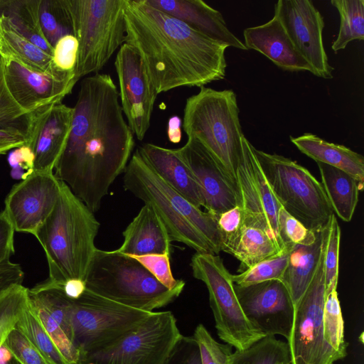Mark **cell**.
I'll return each instance as SVG.
<instances>
[{
	"label": "cell",
	"mask_w": 364,
	"mask_h": 364,
	"mask_svg": "<svg viewBox=\"0 0 364 364\" xmlns=\"http://www.w3.org/2000/svg\"><path fill=\"white\" fill-rule=\"evenodd\" d=\"M252 147L243 135L237 183L240 205L245 212V225L264 231L282 252L285 249L279 236L277 218L282 205L269 187Z\"/></svg>",
	"instance_id": "cell-13"
},
{
	"label": "cell",
	"mask_w": 364,
	"mask_h": 364,
	"mask_svg": "<svg viewBox=\"0 0 364 364\" xmlns=\"http://www.w3.org/2000/svg\"><path fill=\"white\" fill-rule=\"evenodd\" d=\"M74 109L60 102L26 115V146L33 152L34 171L54 172L71 131Z\"/></svg>",
	"instance_id": "cell-17"
},
{
	"label": "cell",
	"mask_w": 364,
	"mask_h": 364,
	"mask_svg": "<svg viewBox=\"0 0 364 364\" xmlns=\"http://www.w3.org/2000/svg\"><path fill=\"white\" fill-rule=\"evenodd\" d=\"M29 306L61 354L70 364H80V354L60 325L45 308L28 295Z\"/></svg>",
	"instance_id": "cell-37"
},
{
	"label": "cell",
	"mask_w": 364,
	"mask_h": 364,
	"mask_svg": "<svg viewBox=\"0 0 364 364\" xmlns=\"http://www.w3.org/2000/svg\"><path fill=\"white\" fill-rule=\"evenodd\" d=\"M232 364H291L287 343L266 336L243 350H235Z\"/></svg>",
	"instance_id": "cell-32"
},
{
	"label": "cell",
	"mask_w": 364,
	"mask_h": 364,
	"mask_svg": "<svg viewBox=\"0 0 364 364\" xmlns=\"http://www.w3.org/2000/svg\"><path fill=\"white\" fill-rule=\"evenodd\" d=\"M190 266L193 276L205 284L215 326L220 340L243 350L265 337L245 316L235 290L232 274L218 255L195 253Z\"/></svg>",
	"instance_id": "cell-9"
},
{
	"label": "cell",
	"mask_w": 364,
	"mask_h": 364,
	"mask_svg": "<svg viewBox=\"0 0 364 364\" xmlns=\"http://www.w3.org/2000/svg\"><path fill=\"white\" fill-rule=\"evenodd\" d=\"M50 283L60 289L67 297L73 300L79 299L86 289L85 282L80 279H70L61 286H57L52 282Z\"/></svg>",
	"instance_id": "cell-52"
},
{
	"label": "cell",
	"mask_w": 364,
	"mask_h": 364,
	"mask_svg": "<svg viewBox=\"0 0 364 364\" xmlns=\"http://www.w3.org/2000/svg\"><path fill=\"white\" fill-rule=\"evenodd\" d=\"M26 115L6 87L4 76L3 58L0 55V129L14 128L24 132Z\"/></svg>",
	"instance_id": "cell-43"
},
{
	"label": "cell",
	"mask_w": 364,
	"mask_h": 364,
	"mask_svg": "<svg viewBox=\"0 0 364 364\" xmlns=\"http://www.w3.org/2000/svg\"><path fill=\"white\" fill-rule=\"evenodd\" d=\"M278 229L284 249L294 245H309L316 239L318 231L308 230L281 207L278 212Z\"/></svg>",
	"instance_id": "cell-42"
},
{
	"label": "cell",
	"mask_w": 364,
	"mask_h": 364,
	"mask_svg": "<svg viewBox=\"0 0 364 364\" xmlns=\"http://www.w3.org/2000/svg\"><path fill=\"white\" fill-rule=\"evenodd\" d=\"M321 183L334 213L342 220H351L363 188L348 173L330 165L317 162Z\"/></svg>",
	"instance_id": "cell-28"
},
{
	"label": "cell",
	"mask_w": 364,
	"mask_h": 364,
	"mask_svg": "<svg viewBox=\"0 0 364 364\" xmlns=\"http://www.w3.org/2000/svg\"><path fill=\"white\" fill-rule=\"evenodd\" d=\"M164 364H201L198 347L193 337L182 336Z\"/></svg>",
	"instance_id": "cell-48"
},
{
	"label": "cell",
	"mask_w": 364,
	"mask_h": 364,
	"mask_svg": "<svg viewBox=\"0 0 364 364\" xmlns=\"http://www.w3.org/2000/svg\"><path fill=\"white\" fill-rule=\"evenodd\" d=\"M198 183L206 212L215 217L240 205L238 191L208 150L196 139L175 149Z\"/></svg>",
	"instance_id": "cell-20"
},
{
	"label": "cell",
	"mask_w": 364,
	"mask_h": 364,
	"mask_svg": "<svg viewBox=\"0 0 364 364\" xmlns=\"http://www.w3.org/2000/svg\"><path fill=\"white\" fill-rule=\"evenodd\" d=\"M79 43L73 34L62 36L54 45L52 55L55 68L63 73H75Z\"/></svg>",
	"instance_id": "cell-46"
},
{
	"label": "cell",
	"mask_w": 364,
	"mask_h": 364,
	"mask_svg": "<svg viewBox=\"0 0 364 364\" xmlns=\"http://www.w3.org/2000/svg\"><path fill=\"white\" fill-rule=\"evenodd\" d=\"M15 328L30 340L50 364H70L30 308L29 299Z\"/></svg>",
	"instance_id": "cell-33"
},
{
	"label": "cell",
	"mask_w": 364,
	"mask_h": 364,
	"mask_svg": "<svg viewBox=\"0 0 364 364\" xmlns=\"http://www.w3.org/2000/svg\"><path fill=\"white\" fill-rule=\"evenodd\" d=\"M60 193L54 172L34 171L12 187L4 212L15 231L36 236L52 212Z\"/></svg>",
	"instance_id": "cell-16"
},
{
	"label": "cell",
	"mask_w": 364,
	"mask_h": 364,
	"mask_svg": "<svg viewBox=\"0 0 364 364\" xmlns=\"http://www.w3.org/2000/svg\"><path fill=\"white\" fill-rule=\"evenodd\" d=\"M14 229L4 210L0 212V264L14 253Z\"/></svg>",
	"instance_id": "cell-50"
},
{
	"label": "cell",
	"mask_w": 364,
	"mask_h": 364,
	"mask_svg": "<svg viewBox=\"0 0 364 364\" xmlns=\"http://www.w3.org/2000/svg\"><path fill=\"white\" fill-rule=\"evenodd\" d=\"M123 187L154 208L172 241L198 253L218 255L221 251L216 217L196 207L166 184L137 149L124 171Z\"/></svg>",
	"instance_id": "cell-4"
},
{
	"label": "cell",
	"mask_w": 364,
	"mask_h": 364,
	"mask_svg": "<svg viewBox=\"0 0 364 364\" xmlns=\"http://www.w3.org/2000/svg\"><path fill=\"white\" fill-rule=\"evenodd\" d=\"M2 58L6 87L26 114L62 102L77 82L75 73H41L11 58Z\"/></svg>",
	"instance_id": "cell-18"
},
{
	"label": "cell",
	"mask_w": 364,
	"mask_h": 364,
	"mask_svg": "<svg viewBox=\"0 0 364 364\" xmlns=\"http://www.w3.org/2000/svg\"><path fill=\"white\" fill-rule=\"evenodd\" d=\"M327 233L328 228L315 274L294 313L287 340L291 364H334L343 359L326 341L323 335L324 251Z\"/></svg>",
	"instance_id": "cell-12"
},
{
	"label": "cell",
	"mask_w": 364,
	"mask_h": 364,
	"mask_svg": "<svg viewBox=\"0 0 364 364\" xmlns=\"http://www.w3.org/2000/svg\"><path fill=\"white\" fill-rule=\"evenodd\" d=\"M24 272L21 267L10 259L0 264V296L8 289L23 284Z\"/></svg>",
	"instance_id": "cell-49"
},
{
	"label": "cell",
	"mask_w": 364,
	"mask_h": 364,
	"mask_svg": "<svg viewBox=\"0 0 364 364\" xmlns=\"http://www.w3.org/2000/svg\"><path fill=\"white\" fill-rule=\"evenodd\" d=\"M182 121L178 116H172L168 119L167 126V136L168 140L173 144H178L181 140Z\"/></svg>",
	"instance_id": "cell-53"
},
{
	"label": "cell",
	"mask_w": 364,
	"mask_h": 364,
	"mask_svg": "<svg viewBox=\"0 0 364 364\" xmlns=\"http://www.w3.org/2000/svg\"><path fill=\"white\" fill-rule=\"evenodd\" d=\"M73 109L71 131L54 174L95 213L124 173L135 141L109 75L84 78Z\"/></svg>",
	"instance_id": "cell-1"
},
{
	"label": "cell",
	"mask_w": 364,
	"mask_h": 364,
	"mask_svg": "<svg viewBox=\"0 0 364 364\" xmlns=\"http://www.w3.org/2000/svg\"><path fill=\"white\" fill-rule=\"evenodd\" d=\"M327 228L328 225L318 232L316 239L312 244L294 245L291 248L282 282L288 291L294 313L316 271Z\"/></svg>",
	"instance_id": "cell-25"
},
{
	"label": "cell",
	"mask_w": 364,
	"mask_h": 364,
	"mask_svg": "<svg viewBox=\"0 0 364 364\" xmlns=\"http://www.w3.org/2000/svg\"><path fill=\"white\" fill-rule=\"evenodd\" d=\"M221 239V251L232 255L245 227V212L241 205L216 216Z\"/></svg>",
	"instance_id": "cell-41"
},
{
	"label": "cell",
	"mask_w": 364,
	"mask_h": 364,
	"mask_svg": "<svg viewBox=\"0 0 364 364\" xmlns=\"http://www.w3.org/2000/svg\"><path fill=\"white\" fill-rule=\"evenodd\" d=\"M124 240L116 250L129 256L170 255L172 242L163 222L144 204L122 232Z\"/></svg>",
	"instance_id": "cell-24"
},
{
	"label": "cell",
	"mask_w": 364,
	"mask_h": 364,
	"mask_svg": "<svg viewBox=\"0 0 364 364\" xmlns=\"http://www.w3.org/2000/svg\"><path fill=\"white\" fill-rule=\"evenodd\" d=\"M0 55L16 60L35 72L48 74L63 73L55 68L52 55L23 36L3 12L0 13Z\"/></svg>",
	"instance_id": "cell-27"
},
{
	"label": "cell",
	"mask_w": 364,
	"mask_h": 364,
	"mask_svg": "<svg viewBox=\"0 0 364 364\" xmlns=\"http://www.w3.org/2000/svg\"><path fill=\"white\" fill-rule=\"evenodd\" d=\"M280 252L274 242L264 231L245 225L232 255L240 261L246 269Z\"/></svg>",
	"instance_id": "cell-30"
},
{
	"label": "cell",
	"mask_w": 364,
	"mask_h": 364,
	"mask_svg": "<svg viewBox=\"0 0 364 364\" xmlns=\"http://www.w3.org/2000/svg\"><path fill=\"white\" fill-rule=\"evenodd\" d=\"M0 364H21L3 345L0 346Z\"/></svg>",
	"instance_id": "cell-54"
},
{
	"label": "cell",
	"mask_w": 364,
	"mask_h": 364,
	"mask_svg": "<svg viewBox=\"0 0 364 364\" xmlns=\"http://www.w3.org/2000/svg\"><path fill=\"white\" fill-rule=\"evenodd\" d=\"M276 16L284 27L299 53L309 63L312 73L324 79L333 78V68L324 49L322 32L324 21L310 0H279Z\"/></svg>",
	"instance_id": "cell-15"
},
{
	"label": "cell",
	"mask_w": 364,
	"mask_h": 364,
	"mask_svg": "<svg viewBox=\"0 0 364 364\" xmlns=\"http://www.w3.org/2000/svg\"><path fill=\"white\" fill-rule=\"evenodd\" d=\"M28 303V289L23 284L12 287L0 296V346L15 328Z\"/></svg>",
	"instance_id": "cell-36"
},
{
	"label": "cell",
	"mask_w": 364,
	"mask_h": 364,
	"mask_svg": "<svg viewBox=\"0 0 364 364\" xmlns=\"http://www.w3.org/2000/svg\"><path fill=\"white\" fill-rule=\"evenodd\" d=\"M291 247L245 269L240 274H232L234 284L237 287H247L269 280L282 282Z\"/></svg>",
	"instance_id": "cell-34"
},
{
	"label": "cell",
	"mask_w": 364,
	"mask_h": 364,
	"mask_svg": "<svg viewBox=\"0 0 364 364\" xmlns=\"http://www.w3.org/2000/svg\"><path fill=\"white\" fill-rule=\"evenodd\" d=\"M141 156L171 188L191 204L200 208L204 200L201 189L188 166L175 149L153 144H144L137 149Z\"/></svg>",
	"instance_id": "cell-23"
},
{
	"label": "cell",
	"mask_w": 364,
	"mask_h": 364,
	"mask_svg": "<svg viewBox=\"0 0 364 364\" xmlns=\"http://www.w3.org/2000/svg\"><path fill=\"white\" fill-rule=\"evenodd\" d=\"M182 336L171 311H154L115 343L82 355L80 364H164Z\"/></svg>",
	"instance_id": "cell-11"
},
{
	"label": "cell",
	"mask_w": 364,
	"mask_h": 364,
	"mask_svg": "<svg viewBox=\"0 0 364 364\" xmlns=\"http://www.w3.org/2000/svg\"><path fill=\"white\" fill-rule=\"evenodd\" d=\"M235 290L248 320L265 336L279 335L287 340L292 326L294 309L284 284L269 280Z\"/></svg>",
	"instance_id": "cell-19"
},
{
	"label": "cell",
	"mask_w": 364,
	"mask_h": 364,
	"mask_svg": "<svg viewBox=\"0 0 364 364\" xmlns=\"http://www.w3.org/2000/svg\"><path fill=\"white\" fill-rule=\"evenodd\" d=\"M26 135L18 129H0V155L26 144Z\"/></svg>",
	"instance_id": "cell-51"
},
{
	"label": "cell",
	"mask_w": 364,
	"mask_h": 364,
	"mask_svg": "<svg viewBox=\"0 0 364 364\" xmlns=\"http://www.w3.org/2000/svg\"><path fill=\"white\" fill-rule=\"evenodd\" d=\"M39 16L43 33L53 47L62 36L72 34L58 0H41Z\"/></svg>",
	"instance_id": "cell-39"
},
{
	"label": "cell",
	"mask_w": 364,
	"mask_h": 364,
	"mask_svg": "<svg viewBox=\"0 0 364 364\" xmlns=\"http://www.w3.org/2000/svg\"><path fill=\"white\" fill-rule=\"evenodd\" d=\"M243 35L247 50L261 53L282 70L313 72L309 63L295 48L276 16L262 25L245 28Z\"/></svg>",
	"instance_id": "cell-22"
},
{
	"label": "cell",
	"mask_w": 364,
	"mask_h": 364,
	"mask_svg": "<svg viewBox=\"0 0 364 364\" xmlns=\"http://www.w3.org/2000/svg\"><path fill=\"white\" fill-rule=\"evenodd\" d=\"M252 150L282 207L308 230H322L334 213L322 183L291 159L254 146Z\"/></svg>",
	"instance_id": "cell-8"
},
{
	"label": "cell",
	"mask_w": 364,
	"mask_h": 364,
	"mask_svg": "<svg viewBox=\"0 0 364 364\" xmlns=\"http://www.w3.org/2000/svg\"><path fill=\"white\" fill-rule=\"evenodd\" d=\"M114 67L122 112L133 134L141 141L150 127L158 94L140 55L132 46L124 43L119 48Z\"/></svg>",
	"instance_id": "cell-14"
},
{
	"label": "cell",
	"mask_w": 364,
	"mask_h": 364,
	"mask_svg": "<svg viewBox=\"0 0 364 364\" xmlns=\"http://www.w3.org/2000/svg\"><path fill=\"white\" fill-rule=\"evenodd\" d=\"M125 43L140 55L157 94L225 77L228 46L145 3L126 0Z\"/></svg>",
	"instance_id": "cell-2"
},
{
	"label": "cell",
	"mask_w": 364,
	"mask_h": 364,
	"mask_svg": "<svg viewBox=\"0 0 364 364\" xmlns=\"http://www.w3.org/2000/svg\"><path fill=\"white\" fill-rule=\"evenodd\" d=\"M341 240V228L336 214L328 223V233L324 251V276L326 296L337 289L338 279V260Z\"/></svg>",
	"instance_id": "cell-38"
},
{
	"label": "cell",
	"mask_w": 364,
	"mask_h": 364,
	"mask_svg": "<svg viewBox=\"0 0 364 364\" xmlns=\"http://www.w3.org/2000/svg\"><path fill=\"white\" fill-rule=\"evenodd\" d=\"M94 214L60 181L56 203L35 236L46 254L48 279L53 284L61 286L73 279L85 282L100 227Z\"/></svg>",
	"instance_id": "cell-3"
},
{
	"label": "cell",
	"mask_w": 364,
	"mask_h": 364,
	"mask_svg": "<svg viewBox=\"0 0 364 364\" xmlns=\"http://www.w3.org/2000/svg\"><path fill=\"white\" fill-rule=\"evenodd\" d=\"M79 43L75 78L98 73L124 43L126 0H58Z\"/></svg>",
	"instance_id": "cell-7"
},
{
	"label": "cell",
	"mask_w": 364,
	"mask_h": 364,
	"mask_svg": "<svg viewBox=\"0 0 364 364\" xmlns=\"http://www.w3.org/2000/svg\"><path fill=\"white\" fill-rule=\"evenodd\" d=\"M290 140L301 152L316 163H323L348 173L363 187L364 158L361 154L343 145L328 142L312 134L290 136Z\"/></svg>",
	"instance_id": "cell-26"
},
{
	"label": "cell",
	"mask_w": 364,
	"mask_h": 364,
	"mask_svg": "<svg viewBox=\"0 0 364 364\" xmlns=\"http://www.w3.org/2000/svg\"><path fill=\"white\" fill-rule=\"evenodd\" d=\"M239 113L233 90L203 86L186 99L182 122L188 138L198 140L208 150L237 189L244 135Z\"/></svg>",
	"instance_id": "cell-5"
},
{
	"label": "cell",
	"mask_w": 364,
	"mask_h": 364,
	"mask_svg": "<svg viewBox=\"0 0 364 364\" xmlns=\"http://www.w3.org/2000/svg\"><path fill=\"white\" fill-rule=\"evenodd\" d=\"M153 312L123 305L86 288L79 299H72L73 343L81 358L115 343Z\"/></svg>",
	"instance_id": "cell-10"
},
{
	"label": "cell",
	"mask_w": 364,
	"mask_h": 364,
	"mask_svg": "<svg viewBox=\"0 0 364 364\" xmlns=\"http://www.w3.org/2000/svg\"><path fill=\"white\" fill-rule=\"evenodd\" d=\"M170 255L131 256L140 262L161 284L173 289L184 282L174 278L170 265Z\"/></svg>",
	"instance_id": "cell-45"
},
{
	"label": "cell",
	"mask_w": 364,
	"mask_h": 364,
	"mask_svg": "<svg viewBox=\"0 0 364 364\" xmlns=\"http://www.w3.org/2000/svg\"><path fill=\"white\" fill-rule=\"evenodd\" d=\"M204 36L243 50L247 48L228 28L222 14L201 0H144Z\"/></svg>",
	"instance_id": "cell-21"
},
{
	"label": "cell",
	"mask_w": 364,
	"mask_h": 364,
	"mask_svg": "<svg viewBox=\"0 0 364 364\" xmlns=\"http://www.w3.org/2000/svg\"><path fill=\"white\" fill-rule=\"evenodd\" d=\"M21 364H50L30 340L14 328L2 343Z\"/></svg>",
	"instance_id": "cell-44"
},
{
	"label": "cell",
	"mask_w": 364,
	"mask_h": 364,
	"mask_svg": "<svg viewBox=\"0 0 364 364\" xmlns=\"http://www.w3.org/2000/svg\"><path fill=\"white\" fill-rule=\"evenodd\" d=\"M331 4L340 16L338 34L332 44L337 53L350 41L364 39V0H331Z\"/></svg>",
	"instance_id": "cell-31"
},
{
	"label": "cell",
	"mask_w": 364,
	"mask_h": 364,
	"mask_svg": "<svg viewBox=\"0 0 364 364\" xmlns=\"http://www.w3.org/2000/svg\"><path fill=\"white\" fill-rule=\"evenodd\" d=\"M40 4L41 0L4 1L0 9L23 36L52 55L53 47L45 37L40 23Z\"/></svg>",
	"instance_id": "cell-29"
},
{
	"label": "cell",
	"mask_w": 364,
	"mask_h": 364,
	"mask_svg": "<svg viewBox=\"0 0 364 364\" xmlns=\"http://www.w3.org/2000/svg\"><path fill=\"white\" fill-rule=\"evenodd\" d=\"M323 324L326 341L344 358L347 355L348 343L344 338V321L336 289L326 296Z\"/></svg>",
	"instance_id": "cell-35"
},
{
	"label": "cell",
	"mask_w": 364,
	"mask_h": 364,
	"mask_svg": "<svg viewBox=\"0 0 364 364\" xmlns=\"http://www.w3.org/2000/svg\"><path fill=\"white\" fill-rule=\"evenodd\" d=\"M3 1H4V0H0V7H1V5H2V4H3Z\"/></svg>",
	"instance_id": "cell-55"
},
{
	"label": "cell",
	"mask_w": 364,
	"mask_h": 364,
	"mask_svg": "<svg viewBox=\"0 0 364 364\" xmlns=\"http://www.w3.org/2000/svg\"><path fill=\"white\" fill-rule=\"evenodd\" d=\"M199 350L201 364H232V347L216 341L203 324H198L193 336Z\"/></svg>",
	"instance_id": "cell-40"
},
{
	"label": "cell",
	"mask_w": 364,
	"mask_h": 364,
	"mask_svg": "<svg viewBox=\"0 0 364 364\" xmlns=\"http://www.w3.org/2000/svg\"><path fill=\"white\" fill-rule=\"evenodd\" d=\"M86 288L108 299L152 312L173 302L184 282L169 289L134 257L115 250L96 249L85 278Z\"/></svg>",
	"instance_id": "cell-6"
},
{
	"label": "cell",
	"mask_w": 364,
	"mask_h": 364,
	"mask_svg": "<svg viewBox=\"0 0 364 364\" xmlns=\"http://www.w3.org/2000/svg\"><path fill=\"white\" fill-rule=\"evenodd\" d=\"M34 154L23 145L14 149L9 155L8 162L11 168V176L14 179H26L34 172Z\"/></svg>",
	"instance_id": "cell-47"
}]
</instances>
